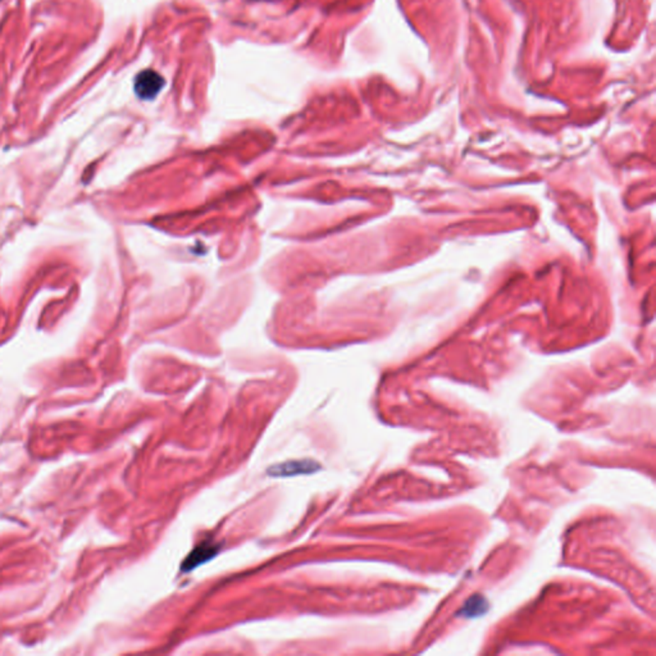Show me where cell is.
Instances as JSON below:
<instances>
[{
	"instance_id": "4",
	"label": "cell",
	"mask_w": 656,
	"mask_h": 656,
	"mask_svg": "<svg viewBox=\"0 0 656 656\" xmlns=\"http://www.w3.org/2000/svg\"><path fill=\"white\" fill-rule=\"evenodd\" d=\"M483 606H488L486 602H483V597H480V596H473L469 599V602L466 604L464 606V610H463V614L464 616H478L476 609L480 610L481 613H483Z\"/></svg>"
},
{
	"instance_id": "2",
	"label": "cell",
	"mask_w": 656,
	"mask_h": 656,
	"mask_svg": "<svg viewBox=\"0 0 656 656\" xmlns=\"http://www.w3.org/2000/svg\"><path fill=\"white\" fill-rule=\"evenodd\" d=\"M319 469L321 466L314 460H292L268 468L267 473L272 477H295L300 474L316 473Z\"/></svg>"
},
{
	"instance_id": "1",
	"label": "cell",
	"mask_w": 656,
	"mask_h": 656,
	"mask_svg": "<svg viewBox=\"0 0 656 656\" xmlns=\"http://www.w3.org/2000/svg\"><path fill=\"white\" fill-rule=\"evenodd\" d=\"M164 85L166 81L162 75L153 69H145L136 76L134 88L136 95L142 100H153L161 93Z\"/></svg>"
},
{
	"instance_id": "3",
	"label": "cell",
	"mask_w": 656,
	"mask_h": 656,
	"mask_svg": "<svg viewBox=\"0 0 656 656\" xmlns=\"http://www.w3.org/2000/svg\"><path fill=\"white\" fill-rule=\"evenodd\" d=\"M218 550H219V546L216 545V543H212V542H203V543H200V545L194 548V550L190 553L189 556L183 560L181 570H183V572H190V570L197 568V567L202 565L204 563H207L208 560H210V559H213V558L218 554Z\"/></svg>"
}]
</instances>
